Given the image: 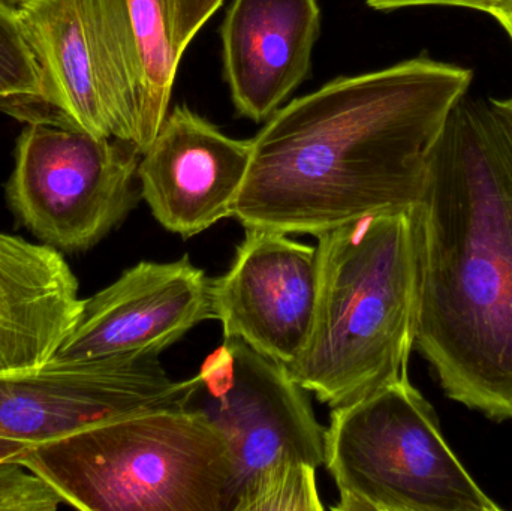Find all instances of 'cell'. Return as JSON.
Returning a JSON list of instances; mask_svg holds the SVG:
<instances>
[{
    "label": "cell",
    "mask_w": 512,
    "mask_h": 511,
    "mask_svg": "<svg viewBox=\"0 0 512 511\" xmlns=\"http://www.w3.org/2000/svg\"><path fill=\"white\" fill-rule=\"evenodd\" d=\"M486 14H489L490 17L495 18L501 24L502 29L508 33L512 41V0H504V2L492 6V8L487 9Z\"/></svg>",
    "instance_id": "7402d4cb"
},
{
    "label": "cell",
    "mask_w": 512,
    "mask_h": 511,
    "mask_svg": "<svg viewBox=\"0 0 512 511\" xmlns=\"http://www.w3.org/2000/svg\"><path fill=\"white\" fill-rule=\"evenodd\" d=\"M316 0H234L222 27L225 75L237 110L262 122L297 89L319 32Z\"/></svg>",
    "instance_id": "4fadbf2b"
},
{
    "label": "cell",
    "mask_w": 512,
    "mask_h": 511,
    "mask_svg": "<svg viewBox=\"0 0 512 511\" xmlns=\"http://www.w3.org/2000/svg\"><path fill=\"white\" fill-rule=\"evenodd\" d=\"M251 158L252 140L227 137L177 105L141 153V197L165 230L191 239L233 216Z\"/></svg>",
    "instance_id": "7c38bea8"
},
{
    "label": "cell",
    "mask_w": 512,
    "mask_h": 511,
    "mask_svg": "<svg viewBox=\"0 0 512 511\" xmlns=\"http://www.w3.org/2000/svg\"><path fill=\"white\" fill-rule=\"evenodd\" d=\"M18 462L84 511H231L236 495L227 438L180 404L87 426Z\"/></svg>",
    "instance_id": "277c9868"
},
{
    "label": "cell",
    "mask_w": 512,
    "mask_h": 511,
    "mask_svg": "<svg viewBox=\"0 0 512 511\" xmlns=\"http://www.w3.org/2000/svg\"><path fill=\"white\" fill-rule=\"evenodd\" d=\"M215 320L210 279L189 255L170 263L141 261L84 299L56 362L141 359L162 351L203 321Z\"/></svg>",
    "instance_id": "30bf717a"
},
{
    "label": "cell",
    "mask_w": 512,
    "mask_h": 511,
    "mask_svg": "<svg viewBox=\"0 0 512 511\" xmlns=\"http://www.w3.org/2000/svg\"><path fill=\"white\" fill-rule=\"evenodd\" d=\"M489 104L512 132V96L507 99H490Z\"/></svg>",
    "instance_id": "603a6c76"
},
{
    "label": "cell",
    "mask_w": 512,
    "mask_h": 511,
    "mask_svg": "<svg viewBox=\"0 0 512 511\" xmlns=\"http://www.w3.org/2000/svg\"><path fill=\"white\" fill-rule=\"evenodd\" d=\"M375 9H399L409 6H459L483 12L487 0H366Z\"/></svg>",
    "instance_id": "ffe728a7"
},
{
    "label": "cell",
    "mask_w": 512,
    "mask_h": 511,
    "mask_svg": "<svg viewBox=\"0 0 512 511\" xmlns=\"http://www.w3.org/2000/svg\"><path fill=\"white\" fill-rule=\"evenodd\" d=\"M411 212L415 348L451 401L512 420V132L489 102L454 108Z\"/></svg>",
    "instance_id": "7a4b0ae2"
},
{
    "label": "cell",
    "mask_w": 512,
    "mask_h": 511,
    "mask_svg": "<svg viewBox=\"0 0 512 511\" xmlns=\"http://www.w3.org/2000/svg\"><path fill=\"white\" fill-rule=\"evenodd\" d=\"M189 381L179 404L203 414L227 438L236 495L259 471L283 459L324 465V426L307 390L282 363L240 339H225Z\"/></svg>",
    "instance_id": "ba28073f"
},
{
    "label": "cell",
    "mask_w": 512,
    "mask_h": 511,
    "mask_svg": "<svg viewBox=\"0 0 512 511\" xmlns=\"http://www.w3.org/2000/svg\"><path fill=\"white\" fill-rule=\"evenodd\" d=\"M119 2L123 32L140 90L138 150L143 153L167 114L177 66L183 54L174 39L173 0Z\"/></svg>",
    "instance_id": "9a60e30c"
},
{
    "label": "cell",
    "mask_w": 512,
    "mask_h": 511,
    "mask_svg": "<svg viewBox=\"0 0 512 511\" xmlns=\"http://www.w3.org/2000/svg\"><path fill=\"white\" fill-rule=\"evenodd\" d=\"M21 0H0L2 5L8 6V8L15 9L18 5H20Z\"/></svg>",
    "instance_id": "cb8c5ba5"
},
{
    "label": "cell",
    "mask_w": 512,
    "mask_h": 511,
    "mask_svg": "<svg viewBox=\"0 0 512 511\" xmlns=\"http://www.w3.org/2000/svg\"><path fill=\"white\" fill-rule=\"evenodd\" d=\"M15 15L38 66L39 101L138 149L140 90L119 0H21Z\"/></svg>",
    "instance_id": "52a82bcc"
},
{
    "label": "cell",
    "mask_w": 512,
    "mask_h": 511,
    "mask_svg": "<svg viewBox=\"0 0 512 511\" xmlns=\"http://www.w3.org/2000/svg\"><path fill=\"white\" fill-rule=\"evenodd\" d=\"M316 294V248L262 228H246L228 272L210 279L212 311L224 338L240 339L285 366L306 345Z\"/></svg>",
    "instance_id": "8fae6325"
},
{
    "label": "cell",
    "mask_w": 512,
    "mask_h": 511,
    "mask_svg": "<svg viewBox=\"0 0 512 511\" xmlns=\"http://www.w3.org/2000/svg\"><path fill=\"white\" fill-rule=\"evenodd\" d=\"M504 2V0H499V3Z\"/></svg>",
    "instance_id": "d4e9b609"
},
{
    "label": "cell",
    "mask_w": 512,
    "mask_h": 511,
    "mask_svg": "<svg viewBox=\"0 0 512 511\" xmlns=\"http://www.w3.org/2000/svg\"><path fill=\"white\" fill-rule=\"evenodd\" d=\"M191 381H173L159 356L56 362L0 374V437L48 443L87 426L171 407Z\"/></svg>",
    "instance_id": "9c48e42d"
},
{
    "label": "cell",
    "mask_w": 512,
    "mask_h": 511,
    "mask_svg": "<svg viewBox=\"0 0 512 511\" xmlns=\"http://www.w3.org/2000/svg\"><path fill=\"white\" fill-rule=\"evenodd\" d=\"M138 156L134 144L90 134L62 117L30 120L15 147L9 207L45 245L87 251L137 204Z\"/></svg>",
    "instance_id": "8992f818"
},
{
    "label": "cell",
    "mask_w": 512,
    "mask_h": 511,
    "mask_svg": "<svg viewBox=\"0 0 512 511\" xmlns=\"http://www.w3.org/2000/svg\"><path fill=\"white\" fill-rule=\"evenodd\" d=\"M412 209L318 234L312 329L288 368L330 408L409 377L418 276Z\"/></svg>",
    "instance_id": "3957f363"
},
{
    "label": "cell",
    "mask_w": 512,
    "mask_h": 511,
    "mask_svg": "<svg viewBox=\"0 0 512 511\" xmlns=\"http://www.w3.org/2000/svg\"><path fill=\"white\" fill-rule=\"evenodd\" d=\"M316 470L291 459L276 462L240 489L231 511H322Z\"/></svg>",
    "instance_id": "2e32d148"
},
{
    "label": "cell",
    "mask_w": 512,
    "mask_h": 511,
    "mask_svg": "<svg viewBox=\"0 0 512 511\" xmlns=\"http://www.w3.org/2000/svg\"><path fill=\"white\" fill-rule=\"evenodd\" d=\"M324 465L336 511H501L442 434L409 377L331 408Z\"/></svg>",
    "instance_id": "5b68a950"
},
{
    "label": "cell",
    "mask_w": 512,
    "mask_h": 511,
    "mask_svg": "<svg viewBox=\"0 0 512 511\" xmlns=\"http://www.w3.org/2000/svg\"><path fill=\"white\" fill-rule=\"evenodd\" d=\"M41 80L35 57L24 39L15 9L0 3V102L39 101Z\"/></svg>",
    "instance_id": "e0dca14e"
},
{
    "label": "cell",
    "mask_w": 512,
    "mask_h": 511,
    "mask_svg": "<svg viewBox=\"0 0 512 511\" xmlns=\"http://www.w3.org/2000/svg\"><path fill=\"white\" fill-rule=\"evenodd\" d=\"M83 303L62 252L0 233V374L51 362Z\"/></svg>",
    "instance_id": "5bb4252c"
},
{
    "label": "cell",
    "mask_w": 512,
    "mask_h": 511,
    "mask_svg": "<svg viewBox=\"0 0 512 511\" xmlns=\"http://www.w3.org/2000/svg\"><path fill=\"white\" fill-rule=\"evenodd\" d=\"M59 495L20 462L0 464V511H56Z\"/></svg>",
    "instance_id": "ac0fdd59"
},
{
    "label": "cell",
    "mask_w": 512,
    "mask_h": 511,
    "mask_svg": "<svg viewBox=\"0 0 512 511\" xmlns=\"http://www.w3.org/2000/svg\"><path fill=\"white\" fill-rule=\"evenodd\" d=\"M471 83V69L415 57L295 99L252 140L233 218L245 228L318 236L412 209Z\"/></svg>",
    "instance_id": "6da1fadb"
},
{
    "label": "cell",
    "mask_w": 512,
    "mask_h": 511,
    "mask_svg": "<svg viewBox=\"0 0 512 511\" xmlns=\"http://www.w3.org/2000/svg\"><path fill=\"white\" fill-rule=\"evenodd\" d=\"M222 2L224 0H173L174 39L180 53H185L189 42Z\"/></svg>",
    "instance_id": "d6986e66"
},
{
    "label": "cell",
    "mask_w": 512,
    "mask_h": 511,
    "mask_svg": "<svg viewBox=\"0 0 512 511\" xmlns=\"http://www.w3.org/2000/svg\"><path fill=\"white\" fill-rule=\"evenodd\" d=\"M33 444L24 441L11 440V438L0 437V464L5 462H18L21 456L32 449Z\"/></svg>",
    "instance_id": "44dd1931"
}]
</instances>
